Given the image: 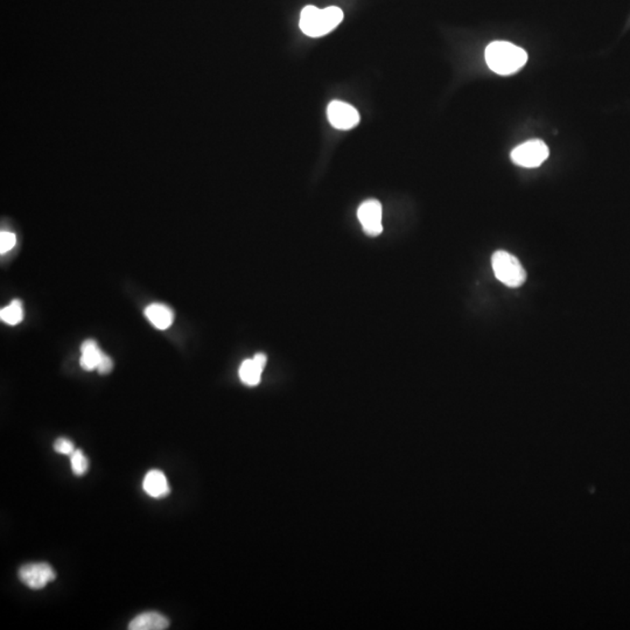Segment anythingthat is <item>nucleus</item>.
I'll list each match as a JSON object with an SVG mask.
<instances>
[{"label": "nucleus", "mask_w": 630, "mask_h": 630, "mask_svg": "<svg viewBox=\"0 0 630 630\" xmlns=\"http://www.w3.org/2000/svg\"><path fill=\"white\" fill-rule=\"evenodd\" d=\"M484 56L490 69L503 76L515 74L527 61L524 49L507 41H494L488 44Z\"/></svg>", "instance_id": "nucleus-1"}, {"label": "nucleus", "mask_w": 630, "mask_h": 630, "mask_svg": "<svg viewBox=\"0 0 630 630\" xmlns=\"http://www.w3.org/2000/svg\"><path fill=\"white\" fill-rule=\"evenodd\" d=\"M343 20V12L336 6L320 8L306 6L300 15V30L307 37H320L335 30Z\"/></svg>", "instance_id": "nucleus-2"}, {"label": "nucleus", "mask_w": 630, "mask_h": 630, "mask_svg": "<svg viewBox=\"0 0 630 630\" xmlns=\"http://www.w3.org/2000/svg\"><path fill=\"white\" fill-rule=\"evenodd\" d=\"M491 266L495 277L508 288H520L527 279V273L520 261L507 251L495 252Z\"/></svg>", "instance_id": "nucleus-3"}, {"label": "nucleus", "mask_w": 630, "mask_h": 630, "mask_svg": "<svg viewBox=\"0 0 630 630\" xmlns=\"http://www.w3.org/2000/svg\"><path fill=\"white\" fill-rule=\"evenodd\" d=\"M549 148L545 143L543 140L534 139L518 145L512 150L510 157L517 166L534 168L541 166L549 158Z\"/></svg>", "instance_id": "nucleus-4"}, {"label": "nucleus", "mask_w": 630, "mask_h": 630, "mask_svg": "<svg viewBox=\"0 0 630 630\" xmlns=\"http://www.w3.org/2000/svg\"><path fill=\"white\" fill-rule=\"evenodd\" d=\"M56 575L47 563L24 565L19 570V579L32 590H41L55 579Z\"/></svg>", "instance_id": "nucleus-5"}, {"label": "nucleus", "mask_w": 630, "mask_h": 630, "mask_svg": "<svg viewBox=\"0 0 630 630\" xmlns=\"http://www.w3.org/2000/svg\"><path fill=\"white\" fill-rule=\"evenodd\" d=\"M358 221L363 231L370 237H376L383 231L382 225V204L375 199L367 200L358 207Z\"/></svg>", "instance_id": "nucleus-6"}, {"label": "nucleus", "mask_w": 630, "mask_h": 630, "mask_svg": "<svg viewBox=\"0 0 630 630\" xmlns=\"http://www.w3.org/2000/svg\"><path fill=\"white\" fill-rule=\"evenodd\" d=\"M327 117L331 124L338 130H350L358 125L361 117L358 111L350 104L341 100H333L327 107Z\"/></svg>", "instance_id": "nucleus-7"}, {"label": "nucleus", "mask_w": 630, "mask_h": 630, "mask_svg": "<svg viewBox=\"0 0 630 630\" xmlns=\"http://www.w3.org/2000/svg\"><path fill=\"white\" fill-rule=\"evenodd\" d=\"M268 356L263 353L254 355L250 360H245L240 365L238 375L242 383L247 387H256L261 383L263 370L265 368Z\"/></svg>", "instance_id": "nucleus-8"}, {"label": "nucleus", "mask_w": 630, "mask_h": 630, "mask_svg": "<svg viewBox=\"0 0 630 630\" xmlns=\"http://www.w3.org/2000/svg\"><path fill=\"white\" fill-rule=\"evenodd\" d=\"M145 317L151 322L152 326L160 331L170 329L174 321V312L170 307L164 304H151L145 308Z\"/></svg>", "instance_id": "nucleus-9"}, {"label": "nucleus", "mask_w": 630, "mask_h": 630, "mask_svg": "<svg viewBox=\"0 0 630 630\" xmlns=\"http://www.w3.org/2000/svg\"><path fill=\"white\" fill-rule=\"evenodd\" d=\"M144 491L148 496L155 498H165L170 494V484L167 482L166 476L158 469H153L145 475L143 482Z\"/></svg>", "instance_id": "nucleus-10"}, {"label": "nucleus", "mask_w": 630, "mask_h": 630, "mask_svg": "<svg viewBox=\"0 0 630 630\" xmlns=\"http://www.w3.org/2000/svg\"><path fill=\"white\" fill-rule=\"evenodd\" d=\"M170 626V621L166 616L160 613L146 612L136 616L130 622V630H164Z\"/></svg>", "instance_id": "nucleus-11"}, {"label": "nucleus", "mask_w": 630, "mask_h": 630, "mask_svg": "<svg viewBox=\"0 0 630 630\" xmlns=\"http://www.w3.org/2000/svg\"><path fill=\"white\" fill-rule=\"evenodd\" d=\"M81 358H80V365L87 371L96 370L100 363L103 351L100 350V347L97 344L96 341L94 340H85L81 346Z\"/></svg>", "instance_id": "nucleus-12"}, {"label": "nucleus", "mask_w": 630, "mask_h": 630, "mask_svg": "<svg viewBox=\"0 0 630 630\" xmlns=\"http://www.w3.org/2000/svg\"><path fill=\"white\" fill-rule=\"evenodd\" d=\"M0 319H1L3 322L10 324V326H15V324H20L22 319H24L22 302L19 299H15L10 305L3 307L1 310H0Z\"/></svg>", "instance_id": "nucleus-13"}, {"label": "nucleus", "mask_w": 630, "mask_h": 630, "mask_svg": "<svg viewBox=\"0 0 630 630\" xmlns=\"http://www.w3.org/2000/svg\"><path fill=\"white\" fill-rule=\"evenodd\" d=\"M70 462H71V471L75 475H85V473L88 472V459L81 450H75L74 453L70 455Z\"/></svg>", "instance_id": "nucleus-14"}, {"label": "nucleus", "mask_w": 630, "mask_h": 630, "mask_svg": "<svg viewBox=\"0 0 630 630\" xmlns=\"http://www.w3.org/2000/svg\"><path fill=\"white\" fill-rule=\"evenodd\" d=\"M17 243V236L15 234L10 231L0 232V254H8L15 247Z\"/></svg>", "instance_id": "nucleus-15"}, {"label": "nucleus", "mask_w": 630, "mask_h": 630, "mask_svg": "<svg viewBox=\"0 0 630 630\" xmlns=\"http://www.w3.org/2000/svg\"><path fill=\"white\" fill-rule=\"evenodd\" d=\"M54 450H55L56 453L69 455L70 457L71 454L74 453L76 448H75L74 444L70 441L69 439L59 438L54 444Z\"/></svg>", "instance_id": "nucleus-16"}, {"label": "nucleus", "mask_w": 630, "mask_h": 630, "mask_svg": "<svg viewBox=\"0 0 630 630\" xmlns=\"http://www.w3.org/2000/svg\"><path fill=\"white\" fill-rule=\"evenodd\" d=\"M112 368H114L112 358H111L109 355L103 353L100 363H98V367H97V371L100 372V375H107V374H109V372L112 370Z\"/></svg>", "instance_id": "nucleus-17"}]
</instances>
